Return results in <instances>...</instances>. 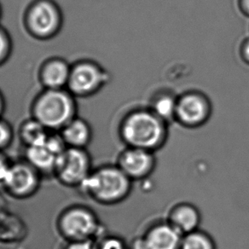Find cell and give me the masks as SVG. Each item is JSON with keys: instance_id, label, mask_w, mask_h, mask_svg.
Returning <instances> with one entry per match:
<instances>
[{"instance_id": "14", "label": "cell", "mask_w": 249, "mask_h": 249, "mask_svg": "<svg viewBox=\"0 0 249 249\" xmlns=\"http://www.w3.org/2000/svg\"><path fill=\"white\" fill-rule=\"evenodd\" d=\"M166 221L184 235L200 229L201 214L194 204L182 201L173 205L168 212Z\"/></svg>"}, {"instance_id": "22", "label": "cell", "mask_w": 249, "mask_h": 249, "mask_svg": "<svg viewBox=\"0 0 249 249\" xmlns=\"http://www.w3.org/2000/svg\"><path fill=\"white\" fill-rule=\"evenodd\" d=\"M238 54L242 62L249 66V36L242 39L239 45Z\"/></svg>"}, {"instance_id": "24", "label": "cell", "mask_w": 249, "mask_h": 249, "mask_svg": "<svg viewBox=\"0 0 249 249\" xmlns=\"http://www.w3.org/2000/svg\"><path fill=\"white\" fill-rule=\"evenodd\" d=\"M11 162H10L7 157L3 154V151H0V183L1 184L3 183L4 178L11 167Z\"/></svg>"}, {"instance_id": "2", "label": "cell", "mask_w": 249, "mask_h": 249, "mask_svg": "<svg viewBox=\"0 0 249 249\" xmlns=\"http://www.w3.org/2000/svg\"><path fill=\"white\" fill-rule=\"evenodd\" d=\"M76 97L67 89H43L32 101L31 117L48 131L58 132L77 116Z\"/></svg>"}, {"instance_id": "7", "label": "cell", "mask_w": 249, "mask_h": 249, "mask_svg": "<svg viewBox=\"0 0 249 249\" xmlns=\"http://www.w3.org/2000/svg\"><path fill=\"white\" fill-rule=\"evenodd\" d=\"M213 114V104L207 94L200 90H188L178 96L175 122L184 128H200Z\"/></svg>"}, {"instance_id": "17", "label": "cell", "mask_w": 249, "mask_h": 249, "mask_svg": "<svg viewBox=\"0 0 249 249\" xmlns=\"http://www.w3.org/2000/svg\"><path fill=\"white\" fill-rule=\"evenodd\" d=\"M50 132L38 121L31 117L22 121L18 130V136L21 142L28 148L45 142Z\"/></svg>"}, {"instance_id": "23", "label": "cell", "mask_w": 249, "mask_h": 249, "mask_svg": "<svg viewBox=\"0 0 249 249\" xmlns=\"http://www.w3.org/2000/svg\"><path fill=\"white\" fill-rule=\"evenodd\" d=\"M63 249H96V243H94L93 240L73 241L69 242Z\"/></svg>"}, {"instance_id": "9", "label": "cell", "mask_w": 249, "mask_h": 249, "mask_svg": "<svg viewBox=\"0 0 249 249\" xmlns=\"http://www.w3.org/2000/svg\"><path fill=\"white\" fill-rule=\"evenodd\" d=\"M40 176L41 173L24 160L11 163L2 185L12 197L26 199L38 191Z\"/></svg>"}, {"instance_id": "26", "label": "cell", "mask_w": 249, "mask_h": 249, "mask_svg": "<svg viewBox=\"0 0 249 249\" xmlns=\"http://www.w3.org/2000/svg\"><path fill=\"white\" fill-rule=\"evenodd\" d=\"M237 8L244 17L249 18V0H237Z\"/></svg>"}, {"instance_id": "15", "label": "cell", "mask_w": 249, "mask_h": 249, "mask_svg": "<svg viewBox=\"0 0 249 249\" xmlns=\"http://www.w3.org/2000/svg\"><path fill=\"white\" fill-rule=\"evenodd\" d=\"M58 132L67 147L70 148L87 149L92 139V129L90 124L78 115Z\"/></svg>"}, {"instance_id": "19", "label": "cell", "mask_w": 249, "mask_h": 249, "mask_svg": "<svg viewBox=\"0 0 249 249\" xmlns=\"http://www.w3.org/2000/svg\"><path fill=\"white\" fill-rule=\"evenodd\" d=\"M13 52V40L6 28L0 25V68L10 60Z\"/></svg>"}, {"instance_id": "13", "label": "cell", "mask_w": 249, "mask_h": 249, "mask_svg": "<svg viewBox=\"0 0 249 249\" xmlns=\"http://www.w3.org/2000/svg\"><path fill=\"white\" fill-rule=\"evenodd\" d=\"M142 235L146 249H179L183 238V235L166 220L149 225Z\"/></svg>"}, {"instance_id": "12", "label": "cell", "mask_w": 249, "mask_h": 249, "mask_svg": "<svg viewBox=\"0 0 249 249\" xmlns=\"http://www.w3.org/2000/svg\"><path fill=\"white\" fill-rule=\"evenodd\" d=\"M71 63L61 56H50L38 67V83L43 89H67L70 80Z\"/></svg>"}, {"instance_id": "18", "label": "cell", "mask_w": 249, "mask_h": 249, "mask_svg": "<svg viewBox=\"0 0 249 249\" xmlns=\"http://www.w3.org/2000/svg\"><path fill=\"white\" fill-rule=\"evenodd\" d=\"M179 249H217L214 240L201 229L183 235Z\"/></svg>"}, {"instance_id": "10", "label": "cell", "mask_w": 249, "mask_h": 249, "mask_svg": "<svg viewBox=\"0 0 249 249\" xmlns=\"http://www.w3.org/2000/svg\"><path fill=\"white\" fill-rule=\"evenodd\" d=\"M67 148L59 132H50L45 142L28 147L25 160L42 174L54 173L58 156Z\"/></svg>"}, {"instance_id": "1", "label": "cell", "mask_w": 249, "mask_h": 249, "mask_svg": "<svg viewBox=\"0 0 249 249\" xmlns=\"http://www.w3.org/2000/svg\"><path fill=\"white\" fill-rule=\"evenodd\" d=\"M168 125L148 106L136 107L121 118L118 133L125 147L156 152L166 144L169 134Z\"/></svg>"}, {"instance_id": "21", "label": "cell", "mask_w": 249, "mask_h": 249, "mask_svg": "<svg viewBox=\"0 0 249 249\" xmlns=\"http://www.w3.org/2000/svg\"><path fill=\"white\" fill-rule=\"evenodd\" d=\"M96 249H129L123 239L115 235H106L96 243Z\"/></svg>"}, {"instance_id": "20", "label": "cell", "mask_w": 249, "mask_h": 249, "mask_svg": "<svg viewBox=\"0 0 249 249\" xmlns=\"http://www.w3.org/2000/svg\"><path fill=\"white\" fill-rule=\"evenodd\" d=\"M14 139V130L11 124L3 118H0V151L11 145Z\"/></svg>"}, {"instance_id": "4", "label": "cell", "mask_w": 249, "mask_h": 249, "mask_svg": "<svg viewBox=\"0 0 249 249\" xmlns=\"http://www.w3.org/2000/svg\"><path fill=\"white\" fill-rule=\"evenodd\" d=\"M25 33L38 41H49L62 31L64 16L55 0H32L22 14Z\"/></svg>"}, {"instance_id": "8", "label": "cell", "mask_w": 249, "mask_h": 249, "mask_svg": "<svg viewBox=\"0 0 249 249\" xmlns=\"http://www.w3.org/2000/svg\"><path fill=\"white\" fill-rule=\"evenodd\" d=\"M92 170L87 149L67 147L57 158L53 175L65 186L80 188Z\"/></svg>"}, {"instance_id": "6", "label": "cell", "mask_w": 249, "mask_h": 249, "mask_svg": "<svg viewBox=\"0 0 249 249\" xmlns=\"http://www.w3.org/2000/svg\"><path fill=\"white\" fill-rule=\"evenodd\" d=\"M97 214L84 206H72L59 215L57 230L68 242L93 240L100 231Z\"/></svg>"}, {"instance_id": "16", "label": "cell", "mask_w": 249, "mask_h": 249, "mask_svg": "<svg viewBox=\"0 0 249 249\" xmlns=\"http://www.w3.org/2000/svg\"><path fill=\"white\" fill-rule=\"evenodd\" d=\"M178 96L168 88H160L149 97L148 107L154 114L169 124L175 122Z\"/></svg>"}, {"instance_id": "11", "label": "cell", "mask_w": 249, "mask_h": 249, "mask_svg": "<svg viewBox=\"0 0 249 249\" xmlns=\"http://www.w3.org/2000/svg\"><path fill=\"white\" fill-rule=\"evenodd\" d=\"M116 165L133 181L148 178L156 169L155 152L146 149L125 147L117 157Z\"/></svg>"}, {"instance_id": "25", "label": "cell", "mask_w": 249, "mask_h": 249, "mask_svg": "<svg viewBox=\"0 0 249 249\" xmlns=\"http://www.w3.org/2000/svg\"><path fill=\"white\" fill-rule=\"evenodd\" d=\"M129 249H146L145 242L144 239L141 236H138L132 240V242L128 244Z\"/></svg>"}, {"instance_id": "27", "label": "cell", "mask_w": 249, "mask_h": 249, "mask_svg": "<svg viewBox=\"0 0 249 249\" xmlns=\"http://www.w3.org/2000/svg\"><path fill=\"white\" fill-rule=\"evenodd\" d=\"M6 109V100L2 90H0V118H3V114Z\"/></svg>"}, {"instance_id": "28", "label": "cell", "mask_w": 249, "mask_h": 249, "mask_svg": "<svg viewBox=\"0 0 249 249\" xmlns=\"http://www.w3.org/2000/svg\"><path fill=\"white\" fill-rule=\"evenodd\" d=\"M2 18H3V7H2V4L0 3V21H1Z\"/></svg>"}, {"instance_id": "3", "label": "cell", "mask_w": 249, "mask_h": 249, "mask_svg": "<svg viewBox=\"0 0 249 249\" xmlns=\"http://www.w3.org/2000/svg\"><path fill=\"white\" fill-rule=\"evenodd\" d=\"M99 204L111 206L124 201L132 190V181L119 166L104 165L92 170L80 187Z\"/></svg>"}, {"instance_id": "5", "label": "cell", "mask_w": 249, "mask_h": 249, "mask_svg": "<svg viewBox=\"0 0 249 249\" xmlns=\"http://www.w3.org/2000/svg\"><path fill=\"white\" fill-rule=\"evenodd\" d=\"M111 81V74L99 62L84 58L71 63L67 90L76 98L93 97Z\"/></svg>"}]
</instances>
